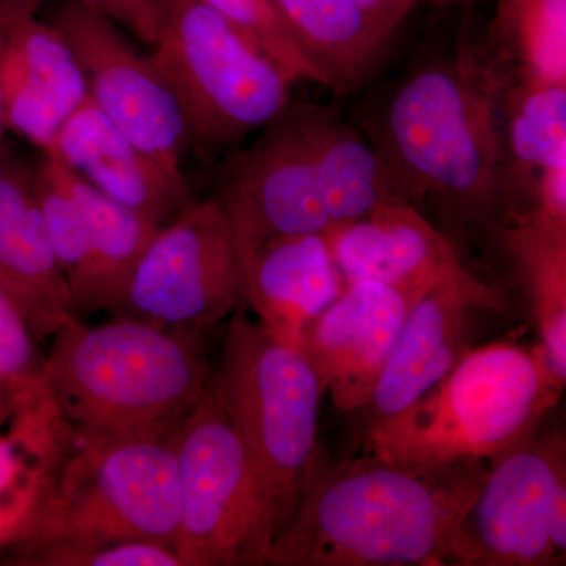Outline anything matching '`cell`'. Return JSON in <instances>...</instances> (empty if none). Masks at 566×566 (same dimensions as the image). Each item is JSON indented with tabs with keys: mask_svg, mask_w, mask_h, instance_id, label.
Returning a JSON list of instances; mask_svg holds the SVG:
<instances>
[{
	"mask_svg": "<svg viewBox=\"0 0 566 566\" xmlns=\"http://www.w3.org/2000/svg\"><path fill=\"white\" fill-rule=\"evenodd\" d=\"M562 392L539 345L471 348L415 403L365 427L364 453L423 468L490 461L538 431Z\"/></svg>",
	"mask_w": 566,
	"mask_h": 566,
	"instance_id": "5b68a950",
	"label": "cell"
},
{
	"mask_svg": "<svg viewBox=\"0 0 566 566\" xmlns=\"http://www.w3.org/2000/svg\"><path fill=\"white\" fill-rule=\"evenodd\" d=\"M29 566H181L174 547L151 542L109 543L80 549H41L17 557Z\"/></svg>",
	"mask_w": 566,
	"mask_h": 566,
	"instance_id": "4316f807",
	"label": "cell"
},
{
	"mask_svg": "<svg viewBox=\"0 0 566 566\" xmlns=\"http://www.w3.org/2000/svg\"><path fill=\"white\" fill-rule=\"evenodd\" d=\"M419 2H420V0H419ZM431 2H436V0H431Z\"/></svg>",
	"mask_w": 566,
	"mask_h": 566,
	"instance_id": "836d02e7",
	"label": "cell"
},
{
	"mask_svg": "<svg viewBox=\"0 0 566 566\" xmlns=\"http://www.w3.org/2000/svg\"><path fill=\"white\" fill-rule=\"evenodd\" d=\"M271 59L292 82L311 81L323 85L318 71L304 57L277 0H203Z\"/></svg>",
	"mask_w": 566,
	"mask_h": 566,
	"instance_id": "d4e9b609",
	"label": "cell"
},
{
	"mask_svg": "<svg viewBox=\"0 0 566 566\" xmlns=\"http://www.w3.org/2000/svg\"><path fill=\"white\" fill-rule=\"evenodd\" d=\"M181 566H263L274 528L212 375L175 438Z\"/></svg>",
	"mask_w": 566,
	"mask_h": 566,
	"instance_id": "9c48e42d",
	"label": "cell"
},
{
	"mask_svg": "<svg viewBox=\"0 0 566 566\" xmlns=\"http://www.w3.org/2000/svg\"><path fill=\"white\" fill-rule=\"evenodd\" d=\"M565 554V431L538 430L491 458L452 565L553 566L564 565Z\"/></svg>",
	"mask_w": 566,
	"mask_h": 566,
	"instance_id": "8fae6325",
	"label": "cell"
},
{
	"mask_svg": "<svg viewBox=\"0 0 566 566\" xmlns=\"http://www.w3.org/2000/svg\"><path fill=\"white\" fill-rule=\"evenodd\" d=\"M150 55L192 144L211 150L237 148L292 102L293 82L203 0H159Z\"/></svg>",
	"mask_w": 566,
	"mask_h": 566,
	"instance_id": "ba28073f",
	"label": "cell"
},
{
	"mask_svg": "<svg viewBox=\"0 0 566 566\" xmlns=\"http://www.w3.org/2000/svg\"><path fill=\"white\" fill-rule=\"evenodd\" d=\"M506 81L475 55L417 71L390 99L386 147L415 200L464 223L506 207L502 95Z\"/></svg>",
	"mask_w": 566,
	"mask_h": 566,
	"instance_id": "277c9868",
	"label": "cell"
},
{
	"mask_svg": "<svg viewBox=\"0 0 566 566\" xmlns=\"http://www.w3.org/2000/svg\"><path fill=\"white\" fill-rule=\"evenodd\" d=\"M32 516L20 506L0 501V547H13L21 542Z\"/></svg>",
	"mask_w": 566,
	"mask_h": 566,
	"instance_id": "4dcf8cb0",
	"label": "cell"
},
{
	"mask_svg": "<svg viewBox=\"0 0 566 566\" xmlns=\"http://www.w3.org/2000/svg\"><path fill=\"white\" fill-rule=\"evenodd\" d=\"M207 334L112 316L52 337L46 397L77 439L163 438L199 403L212 375Z\"/></svg>",
	"mask_w": 566,
	"mask_h": 566,
	"instance_id": "3957f363",
	"label": "cell"
},
{
	"mask_svg": "<svg viewBox=\"0 0 566 566\" xmlns=\"http://www.w3.org/2000/svg\"><path fill=\"white\" fill-rule=\"evenodd\" d=\"M240 260L245 303L275 337L297 348L304 331L346 289L326 234L271 238Z\"/></svg>",
	"mask_w": 566,
	"mask_h": 566,
	"instance_id": "ac0fdd59",
	"label": "cell"
},
{
	"mask_svg": "<svg viewBox=\"0 0 566 566\" xmlns=\"http://www.w3.org/2000/svg\"><path fill=\"white\" fill-rule=\"evenodd\" d=\"M2 82L6 129L43 153L51 151L62 126L91 98L76 52L40 13L18 29Z\"/></svg>",
	"mask_w": 566,
	"mask_h": 566,
	"instance_id": "e0dca14e",
	"label": "cell"
},
{
	"mask_svg": "<svg viewBox=\"0 0 566 566\" xmlns=\"http://www.w3.org/2000/svg\"><path fill=\"white\" fill-rule=\"evenodd\" d=\"M386 31L395 35L419 0H357Z\"/></svg>",
	"mask_w": 566,
	"mask_h": 566,
	"instance_id": "f546056e",
	"label": "cell"
},
{
	"mask_svg": "<svg viewBox=\"0 0 566 566\" xmlns=\"http://www.w3.org/2000/svg\"><path fill=\"white\" fill-rule=\"evenodd\" d=\"M50 0H0V139L6 132V120H3V69H6L7 57L11 43L22 22L32 14L40 13L43 7Z\"/></svg>",
	"mask_w": 566,
	"mask_h": 566,
	"instance_id": "f1b7e54d",
	"label": "cell"
},
{
	"mask_svg": "<svg viewBox=\"0 0 566 566\" xmlns=\"http://www.w3.org/2000/svg\"><path fill=\"white\" fill-rule=\"evenodd\" d=\"M44 20L65 35L87 76L96 106L120 132L172 172L192 145L172 88L150 54H140L120 28L82 0H50Z\"/></svg>",
	"mask_w": 566,
	"mask_h": 566,
	"instance_id": "7c38bea8",
	"label": "cell"
},
{
	"mask_svg": "<svg viewBox=\"0 0 566 566\" xmlns=\"http://www.w3.org/2000/svg\"><path fill=\"white\" fill-rule=\"evenodd\" d=\"M177 433L163 438L77 439L62 460L18 556L151 542L177 551L180 494Z\"/></svg>",
	"mask_w": 566,
	"mask_h": 566,
	"instance_id": "8992f818",
	"label": "cell"
},
{
	"mask_svg": "<svg viewBox=\"0 0 566 566\" xmlns=\"http://www.w3.org/2000/svg\"><path fill=\"white\" fill-rule=\"evenodd\" d=\"M48 153L159 229L196 202L186 175L166 169L140 150L92 96L62 126Z\"/></svg>",
	"mask_w": 566,
	"mask_h": 566,
	"instance_id": "9a60e30c",
	"label": "cell"
},
{
	"mask_svg": "<svg viewBox=\"0 0 566 566\" xmlns=\"http://www.w3.org/2000/svg\"><path fill=\"white\" fill-rule=\"evenodd\" d=\"M0 401H9V403L13 405V397H11V392L7 382L3 381L2 376H0Z\"/></svg>",
	"mask_w": 566,
	"mask_h": 566,
	"instance_id": "d6a6232c",
	"label": "cell"
},
{
	"mask_svg": "<svg viewBox=\"0 0 566 566\" xmlns=\"http://www.w3.org/2000/svg\"><path fill=\"white\" fill-rule=\"evenodd\" d=\"M504 297L461 264L412 304L365 406L367 424L382 422L433 387L471 349L472 327L485 312H501Z\"/></svg>",
	"mask_w": 566,
	"mask_h": 566,
	"instance_id": "4fadbf2b",
	"label": "cell"
},
{
	"mask_svg": "<svg viewBox=\"0 0 566 566\" xmlns=\"http://www.w3.org/2000/svg\"><path fill=\"white\" fill-rule=\"evenodd\" d=\"M214 196L240 259L271 238L326 234L379 205L415 203L382 148L333 107L293 102L221 164Z\"/></svg>",
	"mask_w": 566,
	"mask_h": 566,
	"instance_id": "7a4b0ae2",
	"label": "cell"
},
{
	"mask_svg": "<svg viewBox=\"0 0 566 566\" xmlns=\"http://www.w3.org/2000/svg\"><path fill=\"white\" fill-rule=\"evenodd\" d=\"M59 163L63 181L80 205L87 222L98 270L103 312L109 314L120 300L129 275L133 274L134 268L139 263L159 227L142 218L136 211L129 210L125 205L118 203L117 200L111 199L70 170L65 164Z\"/></svg>",
	"mask_w": 566,
	"mask_h": 566,
	"instance_id": "7402d4cb",
	"label": "cell"
},
{
	"mask_svg": "<svg viewBox=\"0 0 566 566\" xmlns=\"http://www.w3.org/2000/svg\"><path fill=\"white\" fill-rule=\"evenodd\" d=\"M493 31L517 77L566 84V0H501Z\"/></svg>",
	"mask_w": 566,
	"mask_h": 566,
	"instance_id": "cb8c5ba5",
	"label": "cell"
},
{
	"mask_svg": "<svg viewBox=\"0 0 566 566\" xmlns=\"http://www.w3.org/2000/svg\"><path fill=\"white\" fill-rule=\"evenodd\" d=\"M502 241L523 283L547 367L565 389L566 222L535 210L509 211Z\"/></svg>",
	"mask_w": 566,
	"mask_h": 566,
	"instance_id": "ffe728a7",
	"label": "cell"
},
{
	"mask_svg": "<svg viewBox=\"0 0 566 566\" xmlns=\"http://www.w3.org/2000/svg\"><path fill=\"white\" fill-rule=\"evenodd\" d=\"M502 120L506 207L515 193L531 202L543 175L566 169V84L516 76L502 95Z\"/></svg>",
	"mask_w": 566,
	"mask_h": 566,
	"instance_id": "44dd1931",
	"label": "cell"
},
{
	"mask_svg": "<svg viewBox=\"0 0 566 566\" xmlns=\"http://www.w3.org/2000/svg\"><path fill=\"white\" fill-rule=\"evenodd\" d=\"M107 20L132 33L134 39L153 46L158 33L159 0H82Z\"/></svg>",
	"mask_w": 566,
	"mask_h": 566,
	"instance_id": "83f0119b",
	"label": "cell"
},
{
	"mask_svg": "<svg viewBox=\"0 0 566 566\" xmlns=\"http://www.w3.org/2000/svg\"><path fill=\"white\" fill-rule=\"evenodd\" d=\"M35 197L77 315L103 312L87 222L63 181L61 163L48 153L35 161Z\"/></svg>",
	"mask_w": 566,
	"mask_h": 566,
	"instance_id": "603a6c76",
	"label": "cell"
},
{
	"mask_svg": "<svg viewBox=\"0 0 566 566\" xmlns=\"http://www.w3.org/2000/svg\"><path fill=\"white\" fill-rule=\"evenodd\" d=\"M43 365L39 342L0 290V376L13 397L14 415L51 405L43 386Z\"/></svg>",
	"mask_w": 566,
	"mask_h": 566,
	"instance_id": "484cf974",
	"label": "cell"
},
{
	"mask_svg": "<svg viewBox=\"0 0 566 566\" xmlns=\"http://www.w3.org/2000/svg\"><path fill=\"white\" fill-rule=\"evenodd\" d=\"M346 286L374 282L419 300L461 266L444 234L408 203L379 205L326 233Z\"/></svg>",
	"mask_w": 566,
	"mask_h": 566,
	"instance_id": "2e32d148",
	"label": "cell"
},
{
	"mask_svg": "<svg viewBox=\"0 0 566 566\" xmlns=\"http://www.w3.org/2000/svg\"><path fill=\"white\" fill-rule=\"evenodd\" d=\"M243 301L232 221L212 193L155 233L109 314L164 329L208 334Z\"/></svg>",
	"mask_w": 566,
	"mask_h": 566,
	"instance_id": "30bf717a",
	"label": "cell"
},
{
	"mask_svg": "<svg viewBox=\"0 0 566 566\" xmlns=\"http://www.w3.org/2000/svg\"><path fill=\"white\" fill-rule=\"evenodd\" d=\"M416 297L353 283L304 331L300 349L340 411H364Z\"/></svg>",
	"mask_w": 566,
	"mask_h": 566,
	"instance_id": "5bb4252c",
	"label": "cell"
},
{
	"mask_svg": "<svg viewBox=\"0 0 566 566\" xmlns=\"http://www.w3.org/2000/svg\"><path fill=\"white\" fill-rule=\"evenodd\" d=\"M277 6L324 87L340 95L370 77L394 39L357 0H277Z\"/></svg>",
	"mask_w": 566,
	"mask_h": 566,
	"instance_id": "d6986e66",
	"label": "cell"
},
{
	"mask_svg": "<svg viewBox=\"0 0 566 566\" xmlns=\"http://www.w3.org/2000/svg\"><path fill=\"white\" fill-rule=\"evenodd\" d=\"M485 472L486 461L423 468L367 453L333 463L319 450L266 565H452Z\"/></svg>",
	"mask_w": 566,
	"mask_h": 566,
	"instance_id": "6da1fadb",
	"label": "cell"
},
{
	"mask_svg": "<svg viewBox=\"0 0 566 566\" xmlns=\"http://www.w3.org/2000/svg\"><path fill=\"white\" fill-rule=\"evenodd\" d=\"M14 415L13 405L9 401H0V428L6 423H10L11 417Z\"/></svg>",
	"mask_w": 566,
	"mask_h": 566,
	"instance_id": "1f68e13d",
	"label": "cell"
},
{
	"mask_svg": "<svg viewBox=\"0 0 566 566\" xmlns=\"http://www.w3.org/2000/svg\"><path fill=\"white\" fill-rule=\"evenodd\" d=\"M212 381L248 452L275 539L322 450L318 419L326 392L297 346L240 308L227 326Z\"/></svg>",
	"mask_w": 566,
	"mask_h": 566,
	"instance_id": "52a82bcc",
	"label": "cell"
}]
</instances>
